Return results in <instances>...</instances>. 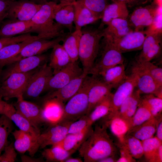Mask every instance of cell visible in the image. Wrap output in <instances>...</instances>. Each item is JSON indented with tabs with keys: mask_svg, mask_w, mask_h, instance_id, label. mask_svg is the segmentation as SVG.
Here are the masks:
<instances>
[{
	"mask_svg": "<svg viewBox=\"0 0 162 162\" xmlns=\"http://www.w3.org/2000/svg\"><path fill=\"white\" fill-rule=\"evenodd\" d=\"M82 34V30H75L72 32L68 33L62 41V45L72 62H76L79 59V44Z\"/></svg>",
	"mask_w": 162,
	"mask_h": 162,
	"instance_id": "cell-31",
	"label": "cell"
},
{
	"mask_svg": "<svg viewBox=\"0 0 162 162\" xmlns=\"http://www.w3.org/2000/svg\"><path fill=\"white\" fill-rule=\"evenodd\" d=\"M141 0H124V2L127 4H134L138 3Z\"/></svg>",
	"mask_w": 162,
	"mask_h": 162,
	"instance_id": "cell-58",
	"label": "cell"
},
{
	"mask_svg": "<svg viewBox=\"0 0 162 162\" xmlns=\"http://www.w3.org/2000/svg\"><path fill=\"white\" fill-rule=\"evenodd\" d=\"M107 127L100 122L97 124L88 137L78 149L84 162H98L107 157L115 156L117 148L108 135Z\"/></svg>",
	"mask_w": 162,
	"mask_h": 162,
	"instance_id": "cell-1",
	"label": "cell"
},
{
	"mask_svg": "<svg viewBox=\"0 0 162 162\" xmlns=\"http://www.w3.org/2000/svg\"><path fill=\"white\" fill-rule=\"evenodd\" d=\"M104 29V37L111 40L119 38L133 31L127 19H114Z\"/></svg>",
	"mask_w": 162,
	"mask_h": 162,
	"instance_id": "cell-25",
	"label": "cell"
},
{
	"mask_svg": "<svg viewBox=\"0 0 162 162\" xmlns=\"http://www.w3.org/2000/svg\"><path fill=\"white\" fill-rule=\"evenodd\" d=\"M86 76L83 73L72 80L61 88L51 92L46 97L55 98L62 103L66 102L79 90Z\"/></svg>",
	"mask_w": 162,
	"mask_h": 162,
	"instance_id": "cell-23",
	"label": "cell"
},
{
	"mask_svg": "<svg viewBox=\"0 0 162 162\" xmlns=\"http://www.w3.org/2000/svg\"><path fill=\"white\" fill-rule=\"evenodd\" d=\"M103 26H100L98 28H86L82 30L80 42L79 58L82 66L83 73H89L94 63L100 48V42L104 36Z\"/></svg>",
	"mask_w": 162,
	"mask_h": 162,
	"instance_id": "cell-3",
	"label": "cell"
},
{
	"mask_svg": "<svg viewBox=\"0 0 162 162\" xmlns=\"http://www.w3.org/2000/svg\"><path fill=\"white\" fill-rule=\"evenodd\" d=\"M53 75L52 70L47 62L38 67L28 81L22 95L23 98H38L44 92L48 81Z\"/></svg>",
	"mask_w": 162,
	"mask_h": 162,
	"instance_id": "cell-7",
	"label": "cell"
},
{
	"mask_svg": "<svg viewBox=\"0 0 162 162\" xmlns=\"http://www.w3.org/2000/svg\"><path fill=\"white\" fill-rule=\"evenodd\" d=\"M74 5V23L76 30H81L83 27L93 23L100 19L77 1L75 2Z\"/></svg>",
	"mask_w": 162,
	"mask_h": 162,
	"instance_id": "cell-28",
	"label": "cell"
},
{
	"mask_svg": "<svg viewBox=\"0 0 162 162\" xmlns=\"http://www.w3.org/2000/svg\"><path fill=\"white\" fill-rule=\"evenodd\" d=\"M49 56L41 54L22 59L7 65V67L1 72L0 82L12 74L26 72L32 70L47 62Z\"/></svg>",
	"mask_w": 162,
	"mask_h": 162,
	"instance_id": "cell-8",
	"label": "cell"
},
{
	"mask_svg": "<svg viewBox=\"0 0 162 162\" xmlns=\"http://www.w3.org/2000/svg\"><path fill=\"white\" fill-rule=\"evenodd\" d=\"M33 24L31 20L26 21H12L3 23L0 28V39L31 32Z\"/></svg>",
	"mask_w": 162,
	"mask_h": 162,
	"instance_id": "cell-26",
	"label": "cell"
},
{
	"mask_svg": "<svg viewBox=\"0 0 162 162\" xmlns=\"http://www.w3.org/2000/svg\"><path fill=\"white\" fill-rule=\"evenodd\" d=\"M100 119L117 137L119 143H123L125 136L131 128V121L119 115L118 111L110 112Z\"/></svg>",
	"mask_w": 162,
	"mask_h": 162,
	"instance_id": "cell-16",
	"label": "cell"
},
{
	"mask_svg": "<svg viewBox=\"0 0 162 162\" xmlns=\"http://www.w3.org/2000/svg\"><path fill=\"white\" fill-rule=\"evenodd\" d=\"M55 145L74 153L80 146L76 135L73 134H68L61 141Z\"/></svg>",
	"mask_w": 162,
	"mask_h": 162,
	"instance_id": "cell-42",
	"label": "cell"
},
{
	"mask_svg": "<svg viewBox=\"0 0 162 162\" xmlns=\"http://www.w3.org/2000/svg\"><path fill=\"white\" fill-rule=\"evenodd\" d=\"M73 122L62 121L48 126L41 132L37 139L39 148H44L46 146H53L61 141L68 134L69 127Z\"/></svg>",
	"mask_w": 162,
	"mask_h": 162,
	"instance_id": "cell-11",
	"label": "cell"
},
{
	"mask_svg": "<svg viewBox=\"0 0 162 162\" xmlns=\"http://www.w3.org/2000/svg\"><path fill=\"white\" fill-rule=\"evenodd\" d=\"M76 0H61L54 14V20L62 28L65 27L72 32L74 15V3Z\"/></svg>",
	"mask_w": 162,
	"mask_h": 162,
	"instance_id": "cell-19",
	"label": "cell"
},
{
	"mask_svg": "<svg viewBox=\"0 0 162 162\" xmlns=\"http://www.w3.org/2000/svg\"><path fill=\"white\" fill-rule=\"evenodd\" d=\"M66 34L51 40L40 39L33 41L25 46L10 61L8 65L26 57L43 54L62 41Z\"/></svg>",
	"mask_w": 162,
	"mask_h": 162,
	"instance_id": "cell-13",
	"label": "cell"
},
{
	"mask_svg": "<svg viewBox=\"0 0 162 162\" xmlns=\"http://www.w3.org/2000/svg\"><path fill=\"white\" fill-rule=\"evenodd\" d=\"M162 121V116L153 117L141 124L130 129L128 134L132 136L141 141L153 136L158 125Z\"/></svg>",
	"mask_w": 162,
	"mask_h": 162,
	"instance_id": "cell-24",
	"label": "cell"
},
{
	"mask_svg": "<svg viewBox=\"0 0 162 162\" xmlns=\"http://www.w3.org/2000/svg\"><path fill=\"white\" fill-rule=\"evenodd\" d=\"M162 34H154L146 36L143 43L141 51L135 61H138L142 58L148 51L156 44L162 42Z\"/></svg>",
	"mask_w": 162,
	"mask_h": 162,
	"instance_id": "cell-43",
	"label": "cell"
},
{
	"mask_svg": "<svg viewBox=\"0 0 162 162\" xmlns=\"http://www.w3.org/2000/svg\"><path fill=\"white\" fill-rule=\"evenodd\" d=\"M162 8L159 10L153 22L144 31L146 36L154 34L162 33Z\"/></svg>",
	"mask_w": 162,
	"mask_h": 162,
	"instance_id": "cell-44",
	"label": "cell"
},
{
	"mask_svg": "<svg viewBox=\"0 0 162 162\" xmlns=\"http://www.w3.org/2000/svg\"><path fill=\"white\" fill-rule=\"evenodd\" d=\"M37 68L26 72L12 74L0 82V95L5 100L22 97L28 81Z\"/></svg>",
	"mask_w": 162,
	"mask_h": 162,
	"instance_id": "cell-5",
	"label": "cell"
},
{
	"mask_svg": "<svg viewBox=\"0 0 162 162\" xmlns=\"http://www.w3.org/2000/svg\"><path fill=\"white\" fill-rule=\"evenodd\" d=\"M19 113L25 118L37 129L40 131L41 127L44 124L40 106L25 100L22 97L17 99L13 104Z\"/></svg>",
	"mask_w": 162,
	"mask_h": 162,
	"instance_id": "cell-15",
	"label": "cell"
},
{
	"mask_svg": "<svg viewBox=\"0 0 162 162\" xmlns=\"http://www.w3.org/2000/svg\"><path fill=\"white\" fill-rule=\"evenodd\" d=\"M4 153L0 155V162H14L16 159L17 153L13 142L4 148Z\"/></svg>",
	"mask_w": 162,
	"mask_h": 162,
	"instance_id": "cell-47",
	"label": "cell"
},
{
	"mask_svg": "<svg viewBox=\"0 0 162 162\" xmlns=\"http://www.w3.org/2000/svg\"><path fill=\"white\" fill-rule=\"evenodd\" d=\"M134 63L141 68L148 72L155 81L162 86V69L155 65L150 61L138 62Z\"/></svg>",
	"mask_w": 162,
	"mask_h": 162,
	"instance_id": "cell-40",
	"label": "cell"
},
{
	"mask_svg": "<svg viewBox=\"0 0 162 162\" xmlns=\"http://www.w3.org/2000/svg\"><path fill=\"white\" fill-rule=\"evenodd\" d=\"M21 161L22 162H45L44 158L42 157L39 158L22 155L20 157Z\"/></svg>",
	"mask_w": 162,
	"mask_h": 162,
	"instance_id": "cell-52",
	"label": "cell"
},
{
	"mask_svg": "<svg viewBox=\"0 0 162 162\" xmlns=\"http://www.w3.org/2000/svg\"><path fill=\"white\" fill-rule=\"evenodd\" d=\"M94 78L93 75L86 76L79 90L68 100L64 106L62 121L74 122L86 114L88 91Z\"/></svg>",
	"mask_w": 162,
	"mask_h": 162,
	"instance_id": "cell-4",
	"label": "cell"
},
{
	"mask_svg": "<svg viewBox=\"0 0 162 162\" xmlns=\"http://www.w3.org/2000/svg\"><path fill=\"white\" fill-rule=\"evenodd\" d=\"M142 142L145 159L147 161L151 162L158 148L162 144V141L156 136H153Z\"/></svg>",
	"mask_w": 162,
	"mask_h": 162,
	"instance_id": "cell-38",
	"label": "cell"
},
{
	"mask_svg": "<svg viewBox=\"0 0 162 162\" xmlns=\"http://www.w3.org/2000/svg\"><path fill=\"white\" fill-rule=\"evenodd\" d=\"M89 126H90L88 125L87 117L86 115L71 124L68 129V134H76Z\"/></svg>",
	"mask_w": 162,
	"mask_h": 162,
	"instance_id": "cell-46",
	"label": "cell"
},
{
	"mask_svg": "<svg viewBox=\"0 0 162 162\" xmlns=\"http://www.w3.org/2000/svg\"><path fill=\"white\" fill-rule=\"evenodd\" d=\"M58 4L54 1L42 4L31 20L33 26L31 32H35L42 39H48L64 36L62 28L54 21V14Z\"/></svg>",
	"mask_w": 162,
	"mask_h": 162,
	"instance_id": "cell-2",
	"label": "cell"
},
{
	"mask_svg": "<svg viewBox=\"0 0 162 162\" xmlns=\"http://www.w3.org/2000/svg\"><path fill=\"white\" fill-rule=\"evenodd\" d=\"M52 49L49 56V65L52 70L54 74L72 62L62 45L57 44Z\"/></svg>",
	"mask_w": 162,
	"mask_h": 162,
	"instance_id": "cell-29",
	"label": "cell"
},
{
	"mask_svg": "<svg viewBox=\"0 0 162 162\" xmlns=\"http://www.w3.org/2000/svg\"><path fill=\"white\" fill-rule=\"evenodd\" d=\"M156 132V137L160 141H162V120L159 123Z\"/></svg>",
	"mask_w": 162,
	"mask_h": 162,
	"instance_id": "cell-54",
	"label": "cell"
},
{
	"mask_svg": "<svg viewBox=\"0 0 162 162\" xmlns=\"http://www.w3.org/2000/svg\"><path fill=\"white\" fill-rule=\"evenodd\" d=\"M162 162V144L158 148L151 162Z\"/></svg>",
	"mask_w": 162,
	"mask_h": 162,
	"instance_id": "cell-53",
	"label": "cell"
},
{
	"mask_svg": "<svg viewBox=\"0 0 162 162\" xmlns=\"http://www.w3.org/2000/svg\"><path fill=\"white\" fill-rule=\"evenodd\" d=\"M162 42L157 43L152 47L147 52L144 56L138 62L150 61L158 57L160 55L162 48Z\"/></svg>",
	"mask_w": 162,
	"mask_h": 162,
	"instance_id": "cell-48",
	"label": "cell"
},
{
	"mask_svg": "<svg viewBox=\"0 0 162 162\" xmlns=\"http://www.w3.org/2000/svg\"><path fill=\"white\" fill-rule=\"evenodd\" d=\"M136 87L135 80L130 74L128 76L126 80L116 88L115 93H112L110 112H117L123 102L131 94Z\"/></svg>",
	"mask_w": 162,
	"mask_h": 162,
	"instance_id": "cell-21",
	"label": "cell"
},
{
	"mask_svg": "<svg viewBox=\"0 0 162 162\" xmlns=\"http://www.w3.org/2000/svg\"><path fill=\"white\" fill-rule=\"evenodd\" d=\"M130 74L135 78L136 87L140 94H153L162 99V86L159 85L148 72L134 63Z\"/></svg>",
	"mask_w": 162,
	"mask_h": 162,
	"instance_id": "cell-9",
	"label": "cell"
},
{
	"mask_svg": "<svg viewBox=\"0 0 162 162\" xmlns=\"http://www.w3.org/2000/svg\"><path fill=\"white\" fill-rule=\"evenodd\" d=\"M12 2L0 0V25L4 19L7 18L8 9Z\"/></svg>",
	"mask_w": 162,
	"mask_h": 162,
	"instance_id": "cell-51",
	"label": "cell"
},
{
	"mask_svg": "<svg viewBox=\"0 0 162 162\" xmlns=\"http://www.w3.org/2000/svg\"><path fill=\"white\" fill-rule=\"evenodd\" d=\"M161 8L155 4L136 9L130 15L128 21L130 26L135 31H143L144 28L152 24Z\"/></svg>",
	"mask_w": 162,
	"mask_h": 162,
	"instance_id": "cell-14",
	"label": "cell"
},
{
	"mask_svg": "<svg viewBox=\"0 0 162 162\" xmlns=\"http://www.w3.org/2000/svg\"><path fill=\"white\" fill-rule=\"evenodd\" d=\"M140 94L137 90L134 91L133 97L128 106L124 117L129 121L135 113L141 101Z\"/></svg>",
	"mask_w": 162,
	"mask_h": 162,
	"instance_id": "cell-45",
	"label": "cell"
},
{
	"mask_svg": "<svg viewBox=\"0 0 162 162\" xmlns=\"http://www.w3.org/2000/svg\"><path fill=\"white\" fill-rule=\"evenodd\" d=\"M41 5L28 0H15L10 6L7 18L12 21H30Z\"/></svg>",
	"mask_w": 162,
	"mask_h": 162,
	"instance_id": "cell-12",
	"label": "cell"
},
{
	"mask_svg": "<svg viewBox=\"0 0 162 162\" xmlns=\"http://www.w3.org/2000/svg\"><path fill=\"white\" fill-rule=\"evenodd\" d=\"M35 3L39 4H42L47 2L48 0H28ZM56 2L57 0H53Z\"/></svg>",
	"mask_w": 162,
	"mask_h": 162,
	"instance_id": "cell-59",
	"label": "cell"
},
{
	"mask_svg": "<svg viewBox=\"0 0 162 162\" xmlns=\"http://www.w3.org/2000/svg\"><path fill=\"white\" fill-rule=\"evenodd\" d=\"M74 153L55 145L52 146L50 148L44 149L41 155L46 162H64Z\"/></svg>",
	"mask_w": 162,
	"mask_h": 162,
	"instance_id": "cell-34",
	"label": "cell"
},
{
	"mask_svg": "<svg viewBox=\"0 0 162 162\" xmlns=\"http://www.w3.org/2000/svg\"><path fill=\"white\" fill-rule=\"evenodd\" d=\"M83 74L82 69L77 61L71 62L67 66L53 74L48 81L44 92L60 89L75 78Z\"/></svg>",
	"mask_w": 162,
	"mask_h": 162,
	"instance_id": "cell-10",
	"label": "cell"
},
{
	"mask_svg": "<svg viewBox=\"0 0 162 162\" xmlns=\"http://www.w3.org/2000/svg\"><path fill=\"white\" fill-rule=\"evenodd\" d=\"M141 102L148 107L153 117L161 116L162 98L153 94H146L141 98Z\"/></svg>",
	"mask_w": 162,
	"mask_h": 162,
	"instance_id": "cell-37",
	"label": "cell"
},
{
	"mask_svg": "<svg viewBox=\"0 0 162 162\" xmlns=\"http://www.w3.org/2000/svg\"><path fill=\"white\" fill-rule=\"evenodd\" d=\"M13 129L11 121L5 115H2L0 117V155L9 144L8 138Z\"/></svg>",
	"mask_w": 162,
	"mask_h": 162,
	"instance_id": "cell-35",
	"label": "cell"
},
{
	"mask_svg": "<svg viewBox=\"0 0 162 162\" xmlns=\"http://www.w3.org/2000/svg\"><path fill=\"white\" fill-rule=\"evenodd\" d=\"M2 98L0 95V114H4V111L6 102L3 100Z\"/></svg>",
	"mask_w": 162,
	"mask_h": 162,
	"instance_id": "cell-57",
	"label": "cell"
},
{
	"mask_svg": "<svg viewBox=\"0 0 162 162\" xmlns=\"http://www.w3.org/2000/svg\"><path fill=\"white\" fill-rule=\"evenodd\" d=\"M77 2L86 7L101 19L107 4V0H77Z\"/></svg>",
	"mask_w": 162,
	"mask_h": 162,
	"instance_id": "cell-41",
	"label": "cell"
},
{
	"mask_svg": "<svg viewBox=\"0 0 162 162\" xmlns=\"http://www.w3.org/2000/svg\"><path fill=\"white\" fill-rule=\"evenodd\" d=\"M11 134L15 139V150L22 154L28 152L30 156L34 157L39 148L37 139L30 133L20 129L15 130Z\"/></svg>",
	"mask_w": 162,
	"mask_h": 162,
	"instance_id": "cell-20",
	"label": "cell"
},
{
	"mask_svg": "<svg viewBox=\"0 0 162 162\" xmlns=\"http://www.w3.org/2000/svg\"><path fill=\"white\" fill-rule=\"evenodd\" d=\"M103 38L100 56L94 62L89 74L100 76L108 69L124 63V58L122 53L115 47L109 40Z\"/></svg>",
	"mask_w": 162,
	"mask_h": 162,
	"instance_id": "cell-6",
	"label": "cell"
},
{
	"mask_svg": "<svg viewBox=\"0 0 162 162\" xmlns=\"http://www.w3.org/2000/svg\"><path fill=\"white\" fill-rule=\"evenodd\" d=\"M155 4L159 7H162V0H154Z\"/></svg>",
	"mask_w": 162,
	"mask_h": 162,
	"instance_id": "cell-60",
	"label": "cell"
},
{
	"mask_svg": "<svg viewBox=\"0 0 162 162\" xmlns=\"http://www.w3.org/2000/svg\"><path fill=\"white\" fill-rule=\"evenodd\" d=\"M117 159L115 156H110L105 157L100 160L98 162H116Z\"/></svg>",
	"mask_w": 162,
	"mask_h": 162,
	"instance_id": "cell-55",
	"label": "cell"
},
{
	"mask_svg": "<svg viewBox=\"0 0 162 162\" xmlns=\"http://www.w3.org/2000/svg\"><path fill=\"white\" fill-rule=\"evenodd\" d=\"M99 76L94 75L88 90V106L86 115L89 114L97 104L111 93L112 86Z\"/></svg>",
	"mask_w": 162,
	"mask_h": 162,
	"instance_id": "cell-18",
	"label": "cell"
},
{
	"mask_svg": "<svg viewBox=\"0 0 162 162\" xmlns=\"http://www.w3.org/2000/svg\"><path fill=\"white\" fill-rule=\"evenodd\" d=\"M152 117L149 110L141 101L131 119L130 129L141 124Z\"/></svg>",
	"mask_w": 162,
	"mask_h": 162,
	"instance_id": "cell-39",
	"label": "cell"
},
{
	"mask_svg": "<svg viewBox=\"0 0 162 162\" xmlns=\"http://www.w3.org/2000/svg\"><path fill=\"white\" fill-rule=\"evenodd\" d=\"M83 160L80 158H71L70 157L65 159L64 162H82Z\"/></svg>",
	"mask_w": 162,
	"mask_h": 162,
	"instance_id": "cell-56",
	"label": "cell"
},
{
	"mask_svg": "<svg viewBox=\"0 0 162 162\" xmlns=\"http://www.w3.org/2000/svg\"><path fill=\"white\" fill-rule=\"evenodd\" d=\"M39 39L28 40L21 42L5 46L0 50V73L2 68L8 64L10 61L26 45Z\"/></svg>",
	"mask_w": 162,
	"mask_h": 162,
	"instance_id": "cell-32",
	"label": "cell"
},
{
	"mask_svg": "<svg viewBox=\"0 0 162 162\" xmlns=\"http://www.w3.org/2000/svg\"><path fill=\"white\" fill-rule=\"evenodd\" d=\"M1 0V1H12V2H13V1H15L16 0Z\"/></svg>",
	"mask_w": 162,
	"mask_h": 162,
	"instance_id": "cell-61",
	"label": "cell"
},
{
	"mask_svg": "<svg viewBox=\"0 0 162 162\" xmlns=\"http://www.w3.org/2000/svg\"><path fill=\"white\" fill-rule=\"evenodd\" d=\"M124 144L134 159H139L143 156V150L142 141L135 137L127 134L125 136Z\"/></svg>",
	"mask_w": 162,
	"mask_h": 162,
	"instance_id": "cell-36",
	"label": "cell"
},
{
	"mask_svg": "<svg viewBox=\"0 0 162 162\" xmlns=\"http://www.w3.org/2000/svg\"><path fill=\"white\" fill-rule=\"evenodd\" d=\"M125 65L122 64L111 67L104 72L100 76L106 83L117 88L127 79Z\"/></svg>",
	"mask_w": 162,
	"mask_h": 162,
	"instance_id": "cell-30",
	"label": "cell"
},
{
	"mask_svg": "<svg viewBox=\"0 0 162 162\" xmlns=\"http://www.w3.org/2000/svg\"><path fill=\"white\" fill-rule=\"evenodd\" d=\"M129 13L127 4L123 2H116L107 5L102 14L100 25H107L112 20L117 18L127 19Z\"/></svg>",
	"mask_w": 162,
	"mask_h": 162,
	"instance_id": "cell-27",
	"label": "cell"
},
{
	"mask_svg": "<svg viewBox=\"0 0 162 162\" xmlns=\"http://www.w3.org/2000/svg\"><path fill=\"white\" fill-rule=\"evenodd\" d=\"M93 130L92 126H90L86 128L80 132L75 134L76 136L80 146L88 137L92 132Z\"/></svg>",
	"mask_w": 162,
	"mask_h": 162,
	"instance_id": "cell-50",
	"label": "cell"
},
{
	"mask_svg": "<svg viewBox=\"0 0 162 162\" xmlns=\"http://www.w3.org/2000/svg\"><path fill=\"white\" fill-rule=\"evenodd\" d=\"M146 37L144 31H134L113 40L105 38L109 40L115 47L123 53L141 50Z\"/></svg>",
	"mask_w": 162,
	"mask_h": 162,
	"instance_id": "cell-17",
	"label": "cell"
},
{
	"mask_svg": "<svg viewBox=\"0 0 162 162\" xmlns=\"http://www.w3.org/2000/svg\"><path fill=\"white\" fill-rule=\"evenodd\" d=\"M118 146L119 148L120 157L117 160L116 162H134L136 161L130 154L129 150L124 144L119 143Z\"/></svg>",
	"mask_w": 162,
	"mask_h": 162,
	"instance_id": "cell-49",
	"label": "cell"
},
{
	"mask_svg": "<svg viewBox=\"0 0 162 162\" xmlns=\"http://www.w3.org/2000/svg\"><path fill=\"white\" fill-rule=\"evenodd\" d=\"M112 94L111 93L109 94L97 104L89 114L87 115L89 126H92L96 121L110 112Z\"/></svg>",
	"mask_w": 162,
	"mask_h": 162,
	"instance_id": "cell-33",
	"label": "cell"
},
{
	"mask_svg": "<svg viewBox=\"0 0 162 162\" xmlns=\"http://www.w3.org/2000/svg\"><path fill=\"white\" fill-rule=\"evenodd\" d=\"M19 128V129L28 133L38 139L40 131L35 128L25 118L19 113L13 104L6 102L4 114Z\"/></svg>",
	"mask_w": 162,
	"mask_h": 162,
	"instance_id": "cell-22",
	"label": "cell"
}]
</instances>
